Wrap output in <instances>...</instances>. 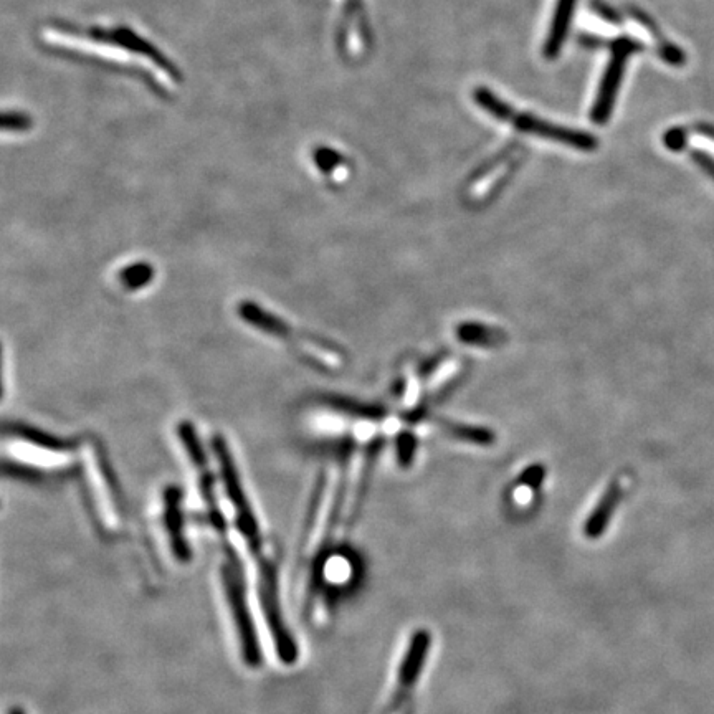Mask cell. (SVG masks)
Here are the masks:
<instances>
[{
	"mask_svg": "<svg viewBox=\"0 0 714 714\" xmlns=\"http://www.w3.org/2000/svg\"><path fill=\"white\" fill-rule=\"evenodd\" d=\"M177 503L179 501L174 493H171L169 498H164L159 529H161L162 543L171 554L172 561L179 566H186L192 561V549L186 538V523Z\"/></svg>",
	"mask_w": 714,
	"mask_h": 714,
	"instance_id": "obj_7",
	"label": "cell"
},
{
	"mask_svg": "<svg viewBox=\"0 0 714 714\" xmlns=\"http://www.w3.org/2000/svg\"><path fill=\"white\" fill-rule=\"evenodd\" d=\"M460 338L465 339L468 343H485L483 338L490 339L491 343H498L501 334L495 333L491 329L488 331L486 328H480V326H463Z\"/></svg>",
	"mask_w": 714,
	"mask_h": 714,
	"instance_id": "obj_11",
	"label": "cell"
},
{
	"mask_svg": "<svg viewBox=\"0 0 714 714\" xmlns=\"http://www.w3.org/2000/svg\"><path fill=\"white\" fill-rule=\"evenodd\" d=\"M577 0H559L556 12H554L551 30H549L548 42H546V55L549 58L556 57L561 50L562 43L566 40L567 30L571 25L572 14L576 9Z\"/></svg>",
	"mask_w": 714,
	"mask_h": 714,
	"instance_id": "obj_10",
	"label": "cell"
},
{
	"mask_svg": "<svg viewBox=\"0 0 714 714\" xmlns=\"http://www.w3.org/2000/svg\"><path fill=\"white\" fill-rule=\"evenodd\" d=\"M10 455L19 458L24 465L40 468V470H57V468L67 467L72 462L68 453L62 452L60 448L47 447L42 442H32V440H12L10 445Z\"/></svg>",
	"mask_w": 714,
	"mask_h": 714,
	"instance_id": "obj_8",
	"label": "cell"
},
{
	"mask_svg": "<svg viewBox=\"0 0 714 714\" xmlns=\"http://www.w3.org/2000/svg\"><path fill=\"white\" fill-rule=\"evenodd\" d=\"M698 133L703 134L705 138L713 139L714 141V126L711 124H698Z\"/></svg>",
	"mask_w": 714,
	"mask_h": 714,
	"instance_id": "obj_15",
	"label": "cell"
},
{
	"mask_svg": "<svg viewBox=\"0 0 714 714\" xmlns=\"http://www.w3.org/2000/svg\"><path fill=\"white\" fill-rule=\"evenodd\" d=\"M622 493H624L622 480L614 481L609 490L605 491V495L600 498L599 505L595 506L591 516L587 518L586 524H584V534H586L587 538L597 539L605 533L610 519H612L617 506H619Z\"/></svg>",
	"mask_w": 714,
	"mask_h": 714,
	"instance_id": "obj_9",
	"label": "cell"
},
{
	"mask_svg": "<svg viewBox=\"0 0 714 714\" xmlns=\"http://www.w3.org/2000/svg\"><path fill=\"white\" fill-rule=\"evenodd\" d=\"M665 144H667V148L672 149V151H681V149L685 148L686 144L685 131L680 128L670 129V131L665 134Z\"/></svg>",
	"mask_w": 714,
	"mask_h": 714,
	"instance_id": "obj_13",
	"label": "cell"
},
{
	"mask_svg": "<svg viewBox=\"0 0 714 714\" xmlns=\"http://www.w3.org/2000/svg\"><path fill=\"white\" fill-rule=\"evenodd\" d=\"M640 48L642 47L635 40H619L615 43L612 48V57H610L609 65H607V70H605L602 83L599 86V95H597L594 108H592L591 116L594 123L605 124L609 121L629 57Z\"/></svg>",
	"mask_w": 714,
	"mask_h": 714,
	"instance_id": "obj_5",
	"label": "cell"
},
{
	"mask_svg": "<svg viewBox=\"0 0 714 714\" xmlns=\"http://www.w3.org/2000/svg\"><path fill=\"white\" fill-rule=\"evenodd\" d=\"M83 453H85L86 480L90 488L96 523L100 524L101 531L106 536L115 538L123 533L126 524L123 500L108 475V468L101 462L98 448L90 443L86 445Z\"/></svg>",
	"mask_w": 714,
	"mask_h": 714,
	"instance_id": "obj_4",
	"label": "cell"
},
{
	"mask_svg": "<svg viewBox=\"0 0 714 714\" xmlns=\"http://www.w3.org/2000/svg\"><path fill=\"white\" fill-rule=\"evenodd\" d=\"M430 647H432V635L429 630H415L400 662L396 691L392 695L389 710H399L400 706L404 705V701L409 698L410 691L414 690L415 683L419 681L420 673L424 670Z\"/></svg>",
	"mask_w": 714,
	"mask_h": 714,
	"instance_id": "obj_6",
	"label": "cell"
},
{
	"mask_svg": "<svg viewBox=\"0 0 714 714\" xmlns=\"http://www.w3.org/2000/svg\"><path fill=\"white\" fill-rule=\"evenodd\" d=\"M475 101L490 115L495 116L500 121L513 124L516 129L523 131V133L566 144L569 148H576L579 151H594L597 148V139L591 134L584 133V131H576V129L564 128V126L543 121V119L536 118L533 115L516 113L513 108H510V105H506L505 101H501L498 96L493 95L491 91L485 90V88L475 91Z\"/></svg>",
	"mask_w": 714,
	"mask_h": 714,
	"instance_id": "obj_3",
	"label": "cell"
},
{
	"mask_svg": "<svg viewBox=\"0 0 714 714\" xmlns=\"http://www.w3.org/2000/svg\"><path fill=\"white\" fill-rule=\"evenodd\" d=\"M693 161H695L698 166L703 167V169L708 172V176L714 179V159L711 158L710 154L703 153V151H695V153H693Z\"/></svg>",
	"mask_w": 714,
	"mask_h": 714,
	"instance_id": "obj_14",
	"label": "cell"
},
{
	"mask_svg": "<svg viewBox=\"0 0 714 714\" xmlns=\"http://www.w3.org/2000/svg\"><path fill=\"white\" fill-rule=\"evenodd\" d=\"M247 562L258 619L263 624L268 643L283 667H295L300 660V645L288 624L281 599L280 553L277 544L268 541L262 551L253 554Z\"/></svg>",
	"mask_w": 714,
	"mask_h": 714,
	"instance_id": "obj_2",
	"label": "cell"
},
{
	"mask_svg": "<svg viewBox=\"0 0 714 714\" xmlns=\"http://www.w3.org/2000/svg\"><path fill=\"white\" fill-rule=\"evenodd\" d=\"M2 128H4V131L19 133V131L32 128V119H30V116L24 115V113L10 111V113H5L4 118H2Z\"/></svg>",
	"mask_w": 714,
	"mask_h": 714,
	"instance_id": "obj_12",
	"label": "cell"
},
{
	"mask_svg": "<svg viewBox=\"0 0 714 714\" xmlns=\"http://www.w3.org/2000/svg\"><path fill=\"white\" fill-rule=\"evenodd\" d=\"M7 714H27V711L22 708V706H12Z\"/></svg>",
	"mask_w": 714,
	"mask_h": 714,
	"instance_id": "obj_16",
	"label": "cell"
},
{
	"mask_svg": "<svg viewBox=\"0 0 714 714\" xmlns=\"http://www.w3.org/2000/svg\"><path fill=\"white\" fill-rule=\"evenodd\" d=\"M217 584L240 663L250 672L263 667V642L245 557L232 543L220 544Z\"/></svg>",
	"mask_w": 714,
	"mask_h": 714,
	"instance_id": "obj_1",
	"label": "cell"
}]
</instances>
